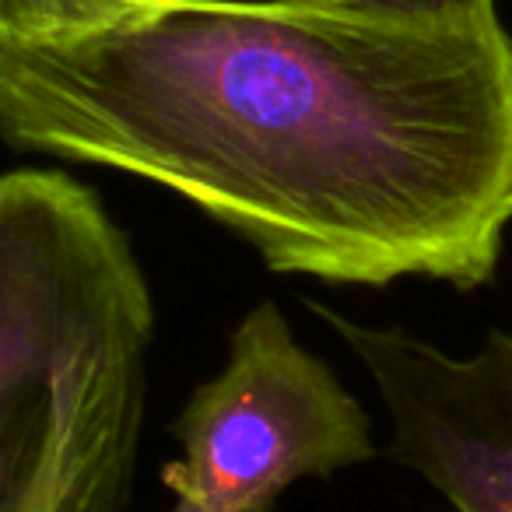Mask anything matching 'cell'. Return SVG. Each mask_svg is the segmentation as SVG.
Instances as JSON below:
<instances>
[{
	"mask_svg": "<svg viewBox=\"0 0 512 512\" xmlns=\"http://www.w3.org/2000/svg\"><path fill=\"white\" fill-rule=\"evenodd\" d=\"M15 151L172 190L271 271L477 288L512 221V39L288 0H165L0 39Z\"/></svg>",
	"mask_w": 512,
	"mask_h": 512,
	"instance_id": "1",
	"label": "cell"
},
{
	"mask_svg": "<svg viewBox=\"0 0 512 512\" xmlns=\"http://www.w3.org/2000/svg\"><path fill=\"white\" fill-rule=\"evenodd\" d=\"M155 302L99 193L0 179V512H127Z\"/></svg>",
	"mask_w": 512,
	"mask_h": 512,
	"instance_id": "2",
	"label": "cell"
},
{
	"mask_svg": "<svg viewBox=\"0 0 512 512\" xmlns=\"http://www.w3.org/2000/svg\"><path fill=\"white\" fill-rule=\"evenodd\" d=\"M172 435L179 456L162 484L200 512H271L295 481L376 456L365 407L271 299L239 320L225 365L190 393Z\"/></svg>",
	"mask_w": 512,
	"mask_h": 512,
	"instance_id": "3",
	"label": "cell"
},
{
	"mask_svg": "<svg viewBox=\"0 0 512 512\" xmlns=\"http://www.w3.org/2000/svg\"><path fill=\"white\" fill-rule=\"evenodd\" d=\"M362 362L390 414V460L456 512H512V330L449 355L404 327H376L306 302Z\"/></svg>",
	"mask_w": 512,
	"mask_h": 512,
	"instance_id": "4",
	"label": "cell"
},
{
	"mask_svg": "<svg viewBox=\"0 0 512 512\" xmlns=\"http://www.w3.org/2000/svg\"><path fill=\"white\" fill-rule=\"evenodd\" d=\"M134 0H0V39H57L141 15Z\"/></svg>",
	"mask_w": 512,
	"mask_h": 512,
	"instance_id": "5",
	"label": "cell"
},
{
	"mask_svg": "<svg viewBox=\"0 0 512 512\" xmlns=\"http://www.w3.org/2000/svg\"><path fill=\"white\" fill-rule=\"evenodd\" d=\"M288 4L341 11V15L358 18H379V22L446 25V29L498 22L495 0H288Z\"/></svg>",
	"mask_w": 512,
	"mask_h": 512,
	"instance_id": "6",
	"label": "cell"
},
{
	"mask_svg": "<svg viewBox=\"0 0 512 512\" xmlns=\"http://www.w3.org/2000/svg\"><path fill=\"white\" fill-rule=\"evenodd\" d=\"M134 4H137V8L148 11V8H158V4H165V0H134Z\"/></svg>",
	"mask_w": 512,
	"mask_h": 512,
	"instance_id": "7",
	"label": "cell"
},
{
	"mask_svg": "<svg viewBox=\"0 0 512 512\" xmlns=\"http://www.w3.org/2000/svg\"><path fill=\"white\" fill-rule=\"evenodd\" d=\"M172 512H200V509H193V505H186V502H176V509Z\"/></svg>",
	"mask_w": 512,
	"mask_h": 512,
	"instance_id": "8",
	"label": "cell"
}]
</instances>
